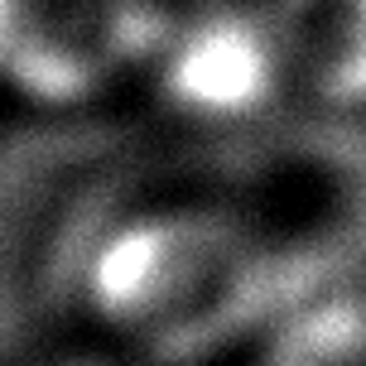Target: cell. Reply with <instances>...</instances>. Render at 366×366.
I'll return each mask as SVG.
<instances>
[{
    "instance_id": "cell-2",
    "label": "cell",
    "mask_w": 366,
    "mask_h": 366,
    "mask_svg": "<svg viewBox=\"0 0 366 366\" xmlns=\"http://www.w3.org/2000/svg\"><path fill=\"white\" fill-rule=\"evenodd\" d=\"M280 58V29H256L251 19H202L169 49V87L188 111L232 116L265 97Z\"/></svg>"
},
{
    "instance_id": "cell-1",
    "label": "cell",
    "mask_w": 366,
    "mask_h": 366,
    "mask_svg": "<svg viewBox=\"0 0 366 366\" xmlns=\"http://www.w3.org/2000/svg\"><path fill=\"white\" fill-rule=\"evenodd\" d=\"M154 54V0H5V63L39 102H82Z\"/></svg>"
},
{
    "instance_id": "cell-3",
    "label": "cell",
    "mask_w": 366,
    "mask_h": 366,
    "mask_svg": "<svg viewBox=\"0 0 366 366\" xmlns=\"http://www.w3.org/2000/svg\"><path fill=\"white\" fill-rule=\"evenodd\" d=\"M49 366H121L111 357H63V362H49Z\"/></svg>"
}]
</instances>
